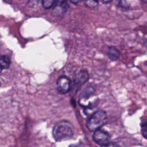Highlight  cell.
<instances>
[{
    "mask_svg": "<svg viewBox=\"0 0 147 147\" xmlns=\"http://www.w3.org/2000/svg\"><path fill=\"white\" fill-rule=\"evenodd\" d=\"M10 63L11 61L9 56L6 55L0 56V69L1 70L7 68L10 66Z\"/></svg>",
    "mask_w": 147,
    "mask_h": 147,
    "instance_id": "cell-9",
    "label": "cell"
},
{
    "mask_svg": "<svg viewBox=\"0 0 147 147\" xmlns=\"http://www.w3.org/2000/svg\"><path fill=\"white\" fill-rule=\"evenodd\" d=\"M107 122L106 112L104 110H98L93 112L90 115L86 122V126L90 131L99 129Z\"/></svg>",
    "mask_w": 147,
    "mask_h": 147,
    "instance_id": "cell-3",
    "label": "cell"
},
{
    "mask_svg": "<svg viewBox=\"0 0 147 147\" xmlns=\"http://www.w3.org/2000/svg\"><path fill=\"white\" fill-rule=\"evenodd\" d=\"M98 1H84V4L86 6H88V7L90 8H94L95 7L98 5Z\"/></svg>",
    "mask_w": 147,
    "mask_h": 147,
    "instance_id": "cell-12",
    "label": "cell"
},
{
    "mask_svg": "<svg viewBox=\"0 0 147 147\" xmlns=\"http://www.w3.org/2000/svg\"><path fill=\"white\" fill-rule=\"evenodd\" d=\"M107 55L108 57L111 60H117L120 57V51L116 47L110 46L108 48Z\"/></svg>",
    "mask_w": 147,
    "mask_h": 147,
    "instance_id": "cell-8",
    "label": "cell"
},
{
    "mask_svg": "<svg viewBox=\"0 0 147 147\" xmlns=\"http://www.w3.org/2000/svg\"><path fill=\"white\" fill-rule=\"evenodd\" d=\"M57 89L58 91L62 94H65L68 92L71 86V80L65 76H62L58 78L56 83Z\"/></svg>",
    "mask_w": 147,
    "mask_h": 147,
    "instance_id": "cell-6",
    "label": "cell"
},
{
    "mask_svg": "<svg viewBox=\"0 0 147 147\" xmlns=\"http://www.w3.org/2000/svg\"><path fill=\"white\" fill-rule=\"evenodd\" d=\"M111 1H102V2L103 3H110V2H111Z\"/></svg>",
    "mask_w": 147,
    "mask_h": 147,
    "instance_id": "cell-14",
    "label": "cell"
},
{
    "mask_svg": "<svg viewBox=\"0 0 147 147\" xmlns=\"http://www.w3.org/2000/svg\"><path fill=\"white\" fill-rule=\"evenodd\" d=\"M1 69H0V72H1Z\"/></svg>",
    "mask_w": 147,
    "mask_h": 147,
    "instance_id": "cell-17",
    "label": "cell"
},
{
    "mask_svg": "<svg viewBox=\"0 0 147 147\" xmlns=\"http://www.w3.org/2000/svg\"><path fill=\"white\" fill-rule=\"evenodd\" d=\"M74 133L73 125L68 121L63 120L55 125L52 130V136L56 141H61L71 138Z\"/></svg>",
    "mask_w": 147,
    "mask_h": 147,
    "instance_id": "cell-1",
    "label": "cell"
},
{
    "mask_svg": "<svg viewBox=\"0 0 147 147\" xmlns=\"http://www.w3.org/2000/svg\"><path fill=\"white\" fill-rule=\"evenodd\" d=\"M55 3V1L53 0H44L42 1V5L45 9H50L53 7Z\"/></svg>",
    "mask_w": 147,
    "mask_h": 147,
    "instance_id": "cell-10",
    "label": "cell"
},
{
    "mask_svg": "<svg viewBox=\"0 0 147 147\" xmlns=\"http://www.w3.org/2000/svg\"><path fill=\"white\" fill-rule=\"evenodd\" d=\"M71 2H72L73 3H79V1H71Z\"/></svg>",
    "mask_w": 147,
    "mask_h": 147,
    "instance_id": "cell-15",
    "label": "cell"
},
{
    "mask_svg": "<svg viewBox=\"0 0 147 147\" xmlns=\"http://www.w3.org/2000/svg\"><path fill=\"white\" fill-rule=\"evenodd\" d=\"M96 87L94 84L89 83L85 86L79 98V103L84 110H91L93 106L96 102V99H94Z\"/></svg>",
    "mask_w": 147,
    "mask_h": 147,
    "instance_id": "cell-2",
    "label": "cell"
},
{
    "mask_svg": "<svg viewBox=\"0 0 147 147\" xmlns=\"http://www.w3.org/2000/svg\"><path fill=\"white\" fill-rule=\"evenodd\" d=\"M69 7L67 1H55L53 5V13L55 16H60L61 14H64Z\"/></svg>",
    "mask_w": 147,
    "mask_h": 147,
    "instance_id": "cell-7",
    "label": "cell"
},
{
    "mask_svg": "<svg viewBox=\"0 0 147 147\" xmlns=\"http://www.w3.org/2000/svg\"><path fill=\"white\" fill-rule=\"evenodd\" d=\"M102 147H121L118 144L115 142H109L107 144L102 146Z\"/></svg>",
    "mask_w": 147,
    "mask_h": 147,
    "instance_id": "cell-13",
    "label": "cell"
},
{
    "mask_svg": "<svg viewBox=\"0 0 147 147\" xmlns=\"http://www.w3.org/2000/svg\"><path fill=\"white\" fill-rule=\"evenodd\" d=\"M141 127L142 134L145 138H146V133H147V123H146V119H144L142 121V122L141 124Z\"/></svg>",
    "mask_w": 147,
    "mask_h": 147,
    "instance_id": "cell-11",
    "label": "cell"
},
{
    "mask_svg": "<svg viewBox=\"0 0 147 147\" xmlns=\"http://www.w3.org/2000/svg\"><path fill=\"white\" fill-rule=\"evenodd\" d=\"M0 87H1V83H0Z\"/></svg>",
    "mask_w": 147,
    "mask_h": 147,
    "instance_id": "cell-18",
    "label": "cell"
},
{
    "mask_svg": "<svg viewBox=\"0 0 147 147\" xmlns=\"http://www.w3.org/2000/svg\"><path fill=\"white\" fill-rule=\"evenodd\" d=\"M92 138L96 144L103 146L109 142L110 136L108 132L99 129L94 131Z\"/></svg>",
    "mask_w": 147,
    "mask_h": 147,
    "instance_id": "cell-5",
    "label": "cell"
},
{
    "mask_svg": "<svg viewBox=\"0 0 147 147\" xmlns=\"http://www.w3.org/2000/svg\"><path fill=\"white\" fill-rule=\"evenodd\" d=\"M69 147H78V146H76V145H71V146H70Z\"/></svg>",
    "mask_w": 147,
    "mask_h": 147,
    "instance_id": "cell-16",
    "label": "cell"
},
{
    "mask_svg": "<svg viewBox=\"0 0 147 147\" xmlns=\"http://www.w3.org/2000/svg\"><path fill=\"white\" fill-rule=\"evenodd\" d=\"M88 78L89 74L87 70L82 69L78 72L74 79L73 84L71 86V92L73 95L76 94L81 86L88 80Z\"/></svg>",
    "mask_w": 147,
    "mask_h": 147,
    "instance_id": "cell-4",
    "label": "cell"
}]
</instances>
